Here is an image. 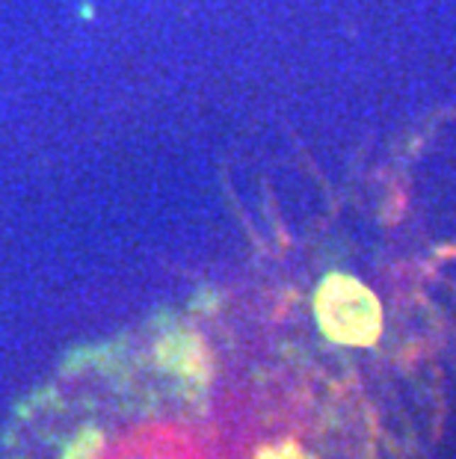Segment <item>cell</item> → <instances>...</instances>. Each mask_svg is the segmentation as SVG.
Returning <instances> with one entry per match:
<instances>
[{
	"mask_svg": "<svg viewBox=\"0 0 456 459\" xmlns=\"http://www.w3.org/2000/svg\"><path fill=\"white\" fill-rule=\"evenodd\" d=\"M317 320L332 341L374 344L382 332L377 297L350 276H329L317 290Z\"/></svg>",
	"mask_w": 456,
	"mask_h": 459,
	"instance_id": "6da1fadb",
	"label": "cell"
}]
</instances>
